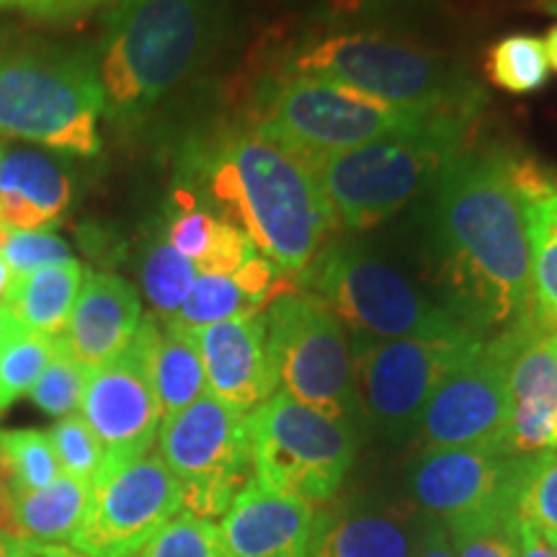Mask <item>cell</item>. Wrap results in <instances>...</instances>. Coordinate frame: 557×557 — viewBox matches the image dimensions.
Returning a JSON list of instances; mask_svg holds the SVG:
<instances>
[{
  "label": "cell",
  "mask_w": 557,
  "mask_h": 557,
  "mask_svg": "<svg viewBox=\"0 0 557 557\" xmlns=\"http://www.w3.org/2000/svg\"><path fill=\"white\" fill-rule=\"evenodd\" d=\"M500 148H465L421 212L431 287L470 329L506 331L529 315L527 205Z\"/></svg>",
  "instance_id": "6da1fadb"
},
{
  "label": "cell",
  "mask_w": 557,
  "mask_h": 557,
  "mask_svg": "<svg viewBox=\"0 0 557 557\" xmlns=\"http://www.w3.org/2000/svg\"><path fill=\"white\" fill-rule=\"evenodd\" d=\"M207 178L225 222L243 230L284 276L302 274L336 225L315 169L256 122L222 139Z\"/></svg>",
  "instance_id": "7a4b0ae2"
},
{
  "label": "cell",
  "mask_w": 557,
  "mask_h": 557,
  "mask_svg": "<svg viewBox=\"0 0 557 557\" xmlns=\"http://www.w3.org/2000/svg\"><path fill=\"white\" fill-rule=\"evenodd\" d=\"M222 0H114L99 65L103 109L137 120L212 58Z\"/></svg>",
  "instance_id": "3957f363"
},
{
  "label": "cell",
  "mask_w": 557,
  "mask_h": 557,
  "mask_svg": "<svg viewBox=\"0 0 557 557\" xmlns=\"http://www.w3.org/2000/svg\"><path fill=\"white\" fill-rule=\"evenodd\" d=\"M297 287L315 295L357 338H487L470 329L431 282H418L369 243H329L299 274Z\"/></svg>",
  "instance_id": "277c9868"
},
{
  "label": "cell",
  "mask_w": 557,
  "mask_h": 557,
  "mask_svg": "<svg viewBox=\"0 0 557 557\" xmlns=\"http://www.w3.org/2000/svg\"><path fill=\"white\" fill-rule=\"evenodd\" d=\"M289 67L302 78L344 83L423 114L480 116L485 94L455 58L385 32H333L308 39Z\"/></svg>",
  "instance_id": "5b68a950"
},
{
  "label": "cell",
  "mask_w": 557,
  "mask_h": 557,
  "mask_svg": "<svg viewBox=\"0 0 557 557\" xmlns=\"http://www.w3.org/2000/svg\"><path fill=\"white\" fill-rule=\"evenodd\" d=\"M470 116H436L413 132L389 135L338 152L315 169L333 222L372 230L403 207L429 194L468 148Z\"/></svg>",
  "instance_id": "8992f818"
},
{
  "label": "cell",
  "mask_w": 557,
  "mask_h": 557,
  "mask_svg": "<svg viewBox=\"0 0 557 557\" xmlns=\"http://www.w3.org/2000/svg\"><path fill=\"white\" fill-rule=\"evenodd\" d=\"M103 90L88 52L21 50L0 54V135L96 156Z\"/></svg>",
  "instance_id": "52a82bcc"
},
{
  "label": "cell",
  "mask_w": 557,
  "mask_h": 557,
  "mask_svg": "<svg viewBox=\"0 0 557 557\" xmlns=\"http://www.w3.org/2000/svg\"><path fill=\"white\" fill-rule=\"evenodd\" d=\"M436 116L449 114H423L380 101L344 83L289 75L263 96V114L256 124L318 169L331 156L361 148L374 139L413 132Z\"/></svg>",
  "instance_id": "ba28073f"
},
{
  "label": "cell",
  "mask_w": 557,
  "mask_h": 557,
  "mask_svg": "<svg viewBox=\"0 0 557 557\" xmlns=\"http://www.w3.org/2000/svg\"><path fill=\"white\" fill-rule=\"evenodd\" d=\"M253 478L305 504H329L357 457L351 423L274 393L248 413Z\"/></svg>",
  "instance_id": "9c48e42d"
},
{
  "label": "cell",
  "mask_w": 557,
  "mask_h": 557,
  "mask_svg": "<svg viewBox=\"0 0 557 557\" xmlns=\"http://www.w3.org/2000/svg\"><path fill=\"white\" fill-rule=\"evenodd\" d=\"M269 357L282 393L318 413H357L351 346L341 320L310 292L278 295L267 315Z\"/></svg>",
  "instance_id": "30bf717a"
},
{
  "label": "cell",
  "mask_w": 557,
  "mask_h": 557,
  "mask_svg": "<svg viewBox=\"0 0 557 557\" xmlns=\"http://www.w3.org/2000/svg\"><path fill=\"white\" fill-rule=\"evenodd\" d=\"M160 459L176 478L184 511L218 519L253 480L248 413L201 395L158 429Z\"/></svg>",
  "instance_id": "8fae6325"
},
{
  "label": "cell",
  "mask_w": 557,
  "mask_h": 557,
  "mask_svg": "<svg viewBox=\"0 0 557 557\" xmlns=\"http://www.w3.org/2000/svg\"><path fill=\"white\" fill-rule=\"evenodd\" d=\"M487 338H357L354 395L357 413L380 434L400 438L418 429L436 387Z\"/></svg>",
  "instance_id": "7c38bea8"
},
{
  "label": "cell",
  "mask_w": 557,
  "mask_h": 557,
  "mask_svg": "<svg viewBox=\"0 0 557 557\" xmlns=\"http://www.w3.org/2000/svg\"><path fill=\"white\" fill-rule=\"evenodd\" d=\"M521 325L524 318L487 338L436 387L418 421L423 449L483 447L508 451V364L519 346Z\"/></svg>",
  "instance_id": "4fadbf2b"
},
{
  "label": "cell",
  "mask_w": 557,
  "mask_h": 557,
  "mask_svg": "<svg viewBox=\"0 0 557 557\" xmlns=\"http://www.w3.org/2000/svg\"><path fill=\"white\" fill-rule=\"evenodd\" d=\"M181 511V487L160 455L103 468L70 547L86 557H135Z\"/></svg>",
  "instance_id": "5bb4252c"
},
{
  "label": "cell",
  "mask_w": 557,
  "mask_h": 557,
  "mask_svg": "<svg viewBox=\"0 0 557 557\" xmlns=\"http://www.w3.org/2000/svg\"><path fill=\"white\" fill-rule=\"evenodd\" d=\"M527 457L483 447L423 449L410 468V493L442 524L504 508L517 511Z\"/></svg>",
  "instance_id": "9a60e30c"
},
{
  "label": "cell",
  "mask_w": 557,
  "mask_h": 557,
  "mask_svg": "<svg viewBox=\"0 0 557 557\" xmlns=\"http://www.w3.org/2000/svg\"><path fill=\"white\" fill-rule=\"evenodd\" d=\"M78 410L101 442L107 455L103 468L150 455L163 416L135 344L116 359L90 369Z\"/></svg>",
  "instance_id": "2e32d148"
},
{
  "label": "cell",
  "mask_w": 557,
  "mask_h": 557,
  "mask_svg": "<svg viewBox=\"0 0 557 557\" xmlns=\"http://www.w3.org/2000/svg\"><path fill=\"white\" fill-rule=\"evenodd\" d=\"M207 389L225 406L250 413L267 403L278 387L269 357L267 315L222 320L207 329L191 331Z\"/></svg>",
  "instance_id": "e0dca14e"
},
{
  "label": "cell",
  "mask_w": 557,
  "mask_h": 557,
  "mask_svg": "<svg viewBox=\"0 0 557 557\" xmlns=\"http://www.w3.org/2000/svg\"><path fill=\"white\" fill-rule=\"evenodd\" d=\"M508 451L527 457L557 449V331L540 329L529 315L508 364Z\"/></svg>",
  "instance_id": "ac0fdd59"
},
{
  "label": "cell",
  "mask_w": 557,
  "mask_h": 557,
  "mask_svg": "<svg viewBox=\"0 0 557 557\" xmlns=\"http://www.w3.org/2000/svg\"><path fill=\"white\" fill-rule=\"evenodd\" d=\"M312 529L315 506L253 478L222 513L218 532L230 557H310Z\"/></svg>",
  "instance_id": "d6986e66"
},
{
  "label": "cell",
  "mask_w": 557,
  "mask_h": 557,
  "mask_svg": "<svg viewBox=\"0 0 557 557\" xmlns=\"http://www.w3.org/2000/svg\"><path fill=\"white\" fill-rule=\"evenodd\" d=\"M139 323L143 305L129 282L114 274H86L60 341L90 372L127 351Z\"/></svg>",
  "instance_id": "ffe728a7"
},
{
  "label": "cell",
  "mask_w": 557,
  "mask_h": 557,
  "mask_svg": "<svg viewBox=\"0 0 557 557\" xmlns=\"http://www.w3.org/2000/svg\"><path fill=\"white\" fill-rule=\"evenodd\" d=\"M426 527L403 506L315 511L310 557H413Z\"/></svg>",
  "instance_id": "44dd1931"
},
{
  "label": "cell",
  "mask_w": 557,
  "mask_h": 557,
  "mask_svg": "<svg viewBox=\"0 0 557 557\" xmlns=\"http://www.w3.org/2000/svg\"><path fill=\"white\" fill-rule=\"evenodd\" d=\"M132 344L148 369L163 421L209 393L191 333L171 329L160 318H145Z\"/></svg>",
  "instance_id": "7402d4cb"
},
{
  "label": "cell",
  "mask_w": 557,
  "mask_h": 557,
  "mask_svg": "<svg viewBox=\"0 0 557 557\" xmlns=\"http://www.w3.org/2000/svg\"><path fill=\"white\" fill-rule=\"evenodd\" d=\"M70 205V178L41 152L18 150L0 158V220L11 230H41Z\"/></svg>",
  "instance_id": "603a6c76"
},
{
  "label": "cell",
  "mask_w": 557,
  "mask_h": 557,
  "mask_svg": "<svg viewBox=\"0 0 557 557\" xmlns=\"http://www.w3.org/2000/svg\"><path fill=\"white\" fill-rule=\"evenodd\" d=\"M83 278H86V271L78 261L32 271V274L13 278L5 295V308L24 331L58 338L75 308Z\"/></svg>",
  "instance_id": "cb8c5ba5"
},
{
  "label": "cell",
  "mask_w": 557,
  "mask_h": 557,
  "mask_svg": "<svg viewBox=\"0 0 557 557\" xmlns=\"http://www.w3.org/2000/svg\"><path fill=\"white\" fill-rule=\"evenodd\" d=\"M90 496V483L60 475L54 483L13 496V519L26 540L60 545L73 540Z\"/></svg>",
  "instance_id": "d4e9b609"
},
{
  "label": "cell",
  "mask_w": 557,
  "mask_h": 557,
  "mask_svg": "<svg viewBox=\"0 0 557 557\" xmlns=\"http://www.w3.org/2000/svg\"><path fill=\"white\" fill-rule=\"evenodd\" d=\"M532 246L529 318L545 331H557V194L527 207Z\"/></svg>",
  "instance_id": "484cf974"
},
{
  "label": "cell",
  "mask_w": 557,
  "mask_h": 557,
  "mask_svg": "<svg viewBox=\"0 0 557 557\" xmlns=\"http://www.w3.org/2000/svg\"><path fill=\"white\" fill-rule=\"evenodd\" d=\"M485 75L506 94L524 96L545 88L549 62L545 41L534 34H508L485 54Z\"/></svg>",
  "instance_id": "4316f807"
},
{
  "label": "cell",
  "mask_w": 557,
  "mask_h": 557,
  "mask_svg": "<svg viewBox=\"0 0 557 557\" xmlns=\"http://www.w3.org/2000/svg\"><path fill=\"white\" fill-rule=\"evenodd\" d=\"M256 312H261V308L253 299L243 295L233 276L199 274L176 315L163 320V323L176 331L191 333L207 329V325L222 323V320L256 315Z\"/></svg>",
  "instance_id": "83f0119b"
},
{
  "label": "cell",
  "mask_w": 557,
  "mask_h": 557,
  "mask_svg": "<svg viewBox=\"0 0 557 557\" xmlns=\"http://www.w3.org/2000/svg\"><path fill=\"white\" fill-rule=\"evenodd\" d=\"M3 472L13 496L32 493L54 483L62 475L50 436L41 431H11L0 434Z\"/></svg>",
  "instance_id": "f1b7e54d"
},
{
  "label": "cell",
  "mask_w": 557,
  "mask_h": 557,
  "mask_svg": "<svg viewBox=\"0 0 557 557\" xmlns=\"http://www.w3.org/2000/svg\"><path fill=\"white\" fill-rule=\"evenodd\" d=\"M197 276L194 261L181 256L169 240L152 243L143 261V287L160 320L176 315Z\"/></svg>",
  "instance_id": "f546056e"
},
{
  "label": "cell",
  "mask_w": 557,
  "mask_h": 557,
  "mask_svg": "<svg viewBox=\"0 0 557 557\" xmlns=\"http://www.w3.org/2000/svg\"><path fill=\"white\" fill-rule=\"evenodd\" d=\"M444 527L457 557H519V517L513 508L449 521Z\"/></svg>",
  "instance_id": "4dcf8cb0"
},
{
  "label": "cell",
  "mask_w": 557,
  "mask_h": 557,
  "mask_svg": "<svg viewBox=\"0 0 557 557\" xmlns=\"http://www.w3.org/2000/svg\"><path fill=\"white\" fill-rule=\"evenodd\" d=\"M517 517L545 537L557 534V449L527 457L517 491Z\"/></svg>",
  "instance_id": "1f68e13d"
},
{
  "label": "cell",
  "mask_w": 557,
  "mask_h": 557,
  "mask_svg": "<svg viewBox=\"0 0 557 557\" xmlns=\"http://www.w3.org/2000/svg\"><path fill=\"white\" fill-rule=\"evenodd\" d=\"M54 351V338L37 336L21 329L0 348V410L9 408L21 395L32 393L41 369Z\"/></svg>",
  "instance_id": "d6a6232c"
},
{
  "label": "cell",
  "mask_w": 557,
  "mask_h": 557,
  "mask_svg": "<svg viewBox=\"0 0 557 557\" xmlns=\"http://www.w3.org/2000/svg\"><path fill=\"white\" fill-rule=\"evenodd\" d=\"M88 369H83L78 361L70 357V351L62 346L60 336L54 338V351L47 367L41 369L39 380L34 382L32 398L37 406L54 418L73 416L81 408L83 389H86Z\"/></svg>",
  "instance_id": "836d02e7"
},
{
  "label": "cell",
  "mask_w": 557,
  "mask_h": 557,
  "mask_svg": "<svg viewBox=\"0 0 557 557\" xmlns=\"http://www.w3.org/2000/svg\"><path fill=\"white\" fill-rule=\"evenodd\" d=\"M135 557H230L222 545L218 527L209 519H199L181 511L165 524Z\"/></svg>",
  "instance_id": "e575fe53"
},
{
  "label": "cell",
  "mask_w": 557,
  "mask_h": 557,
  "mask_svg": "<svg viewBox=\"0 0 557 557\" xmlns=\"http://www.w3.org/2000/svg\"><path fill=\"white\" fill-rule=\"evenodd\" d=\"M47 436L52 442L62 475L83 480V483H94L99 478L107 455H103L101 442L81 416L73 413L60 418Z\"/></svg>",
  "instance_id": "d590c367"
},
{
  "label": "cell",
  "mask_w": 557,
  "mask_h": 557,
  "mask_svg": "<svg viewBox=\"0 0 557 557\" xmlns=\"http://www.w3.org/2000/svg\"><path fill=\"white\" fill-rule=\"evenodd\" d=\"M0 259L9 267L13 278H21L32 271L73 261V256L58 235L41 233V230H11L9 240L0 250Z\"/></svg>",
  "instance_id": "8d00e7d4"
},
{
  "label": "cell",
  "mask_w": 557,
  "mask_h": 557,
  "mask_svg": "<svg viewBox=\"0 0 557 557\" xmlns=\"http://www.w3.org/2000/svg\"><path fill=\"white\" fill-rule=\"evenodd\" d=\"M173 199H176L173 201V205H176V214H173L165 240H169L181 256H186V259L197 263L201 256H205L209 240H212L218 218L209 214L207 209H199L197 199H194V194L189 191L178 189L173 194Z\"/></svg>",
  "instance_id": "74e56055"
},
{
  "label": "cell",
  "mask_w": 557,
  "mask_h": 557,
  "mask_svg": "<svg viewBox=\"0 0 557 557\" xmlns=\"http://www.w3.org/2000/svg\"><path fill=\"white\" fill-rule=\"evenodd\" d=\"M253 253H259V250H256L253 240H250L243 230L230 225L225 220H218L205 256H201L194 267H197L199 274L230 276L235 274V271H238Z\"/></svg>",
  "instance_id": "f35d334b"
},
{
  "label": "cell",
  "mask_w": 557,
  "mask_h": 557,
  "mask_svg": "<svg viewBox=\"0 0 557 557\" xmlns=\"http://www.w3.org/2000/svg\"><path fill=\"white\" fill-rule=\"evenodd\" d=\"M325 24H359L395 16L408 0H297Z\"/></svg>",
  "instance_id": "ab89813d"
},
{
  "label": "cell",
  "mask_w": 557,
  "mask_h": 557,
  "mask_svg": "<svg viewBox=\"0 0 557 557\" xmlns=\"http://www.w3.org/2000/svg\"><path fill=\"white\" fill-rule=\"evenodd\" d=\"M107 3H111V0H0V9L21 11L39 21L67 24V21L88 16L90 11L101 9Z\"/></svg>",
  "instance_id": "60d3db41"
},
{
  "label": "cell",
  "mask_w": 557,
  "mask_h": 557,
  "mask_svg": "<svg viewBox=\"0 0 557 557\" xmlns=\"http://www.w3.org/2000/svg\"><path fill=\"white\" fill-rule=\"evenodd\" d=\"M26 537L18 532L13 519V493L5 480H0V557H9Z\"/></svg>",
  "instance_id": "b9f144b4"
},
{
  "label": "cell",
  "mask_w": 557,
  "mask_h": 557,
  "mask_svg": "<svg viewBox=\"0 0 557 557\" xmlns=\"http://www.w3.org/2000/svg\"><path fill=\"white\" fill-rule=\"evenodd\" d=\"M413 557H457L455 547H451L447 527H444L442 521H434V524L426 527Z\"/></svg>",
  "instance_id": "7bdbcfd3"
},
{
  "label": "cell",
  "mask_w": 557,
  "mask_h": 557,
  "mask_svg": "<svg viewBox=\"0 0 557 557\" xmlns=\"http://www.w3.org/2000/svg\"><path fill=\"white\" fill-rule=\"evenodd\" d=\"M519 557H555L545 534H540L527 521H519Z\"/></svg>",
  "instance_id": "ee69618b"
},
{
  "label": "cell",
  "mask_w": 557,
  "mask_h": 557,
  "mask_svg": "<svg viewBox=\"0 0 557 557\" xmlns=\"http://www.w3.org/2000/svg\"><path fill=\"white\" fill-rule=\"evenodd\" d=\"M9 557H86V555H81L78 549H73V547L45 545V542L24 540Z\"/></svg>",
  "instance_id": "f6af8a7d"
},
{
  "label": "cell",
  "mask_w": 557,
  "mask_h": 557,
  "mask_svg": "<svg viewBox=\"0 0 557 557\" xmlns=\"http://www.w3.org/2000/svg\"><path fill=\"white\" fill-rule=\"evenodd\" d=\"M21 325L13 320V315L9 312L5 305H0V348L5 346V341H9L13 333H18Z\"/></svg>",
  "instance_id": "bcb514c9"
},
{
  "label": "cell",
  "mask_w": 557,
  "mask_h": 557,
  "mask_svg": "<svg viewBox=\"0 0 557 557\" xmlns=\"http://www.w3.org/2000/svg\"><path fill=\"white\" fill-rule=\"evenodd\" d=\"M545 52H547V62L549 67L557 70V24L553 29L547 32V39H545Z\"/></svg>",
  "instance_id": "7dc6e473"
},
{
  "label": "cell",
  "mask_w": 557,
  "mask_h": 557,
  "mask_svg": "<svg viewBox=\"0 0 557 557\" xmlns=\"http://www.w3.org/2000/svg\"><path fill=\"white\" fill-rule=\"evenodd\" d=\"M11 284H13L11 271H9V267H5V263H3V259H0V302H5V295H9Z\"/></svg>",
  "instance_id": "c3c4849f"
},
{
  "label": "cell",
  "mask_w": 557,
  "mask_h": 557,
  "mask_svg": "<svg viewBox=\"0 0 557 557\" xmlns=\"http://www.w3.org/2000/svg\"><path fill=\"white\" fill-rule=\"evenodd\" d=\"M9 235H11V227L5 225L3 220H0V250H3V246H5V240H9Z\"/></svg>",
  "instance_id": "681fc988"
},
{
  "label": "cell",
  "mask_w": 557,
  "mask_h": 557,
  "mask_svg": "<svg viewBox=\"0 0 557 557\" xmlns=\"http://www.w3.org/2000/svg\"><path fill=\"white\" fill-rule=\"evenodd\" d=\"M542 9H545L547 13H555L557 16V0H542Z\"/></svg>",
  "instance_id": "f907efd6"
},
{
  "label": "cell",
  "mask_w": 557,
  "mask_h": 557,
  "mask_svg": "<svg viewBox=\"0 0 557 557\" xmlns=\"http://www.w3.org/2000/svg\"><path fill=\"white\" fill-rule=\"evenodd\" d=\"M547 542H549V547H553V553H555V557H557V534L555 537H545Z\"/></svg>",
  "instance_id": "816d5d0a"
},
{
  "label": "cell",
  "mask_w": 557,
  "mask_h": 557,
  "mask_svg": "<svg viewBox=\"0 0 557 557\" xmlns=\"http://www.w3.org/2000/svg\"><path fill=\"white\" fill-rule=\"evenodd\" d=\"M0 480H5V472H3V451H0Z\"/></svg>",
  "instance_id": "f5cc1de1"
},
{
  "label": "cell",
  "mask_w": 557,
  "mask_h": 557,
  "mask_svg": "<svg viewBox=\"0 0 557 557\" xmlns=\"http://www.w3.org/2000/svg\"><path fill=\"white\" fill-rule=\"evenodd\" d=\"M0 158H3V150H0Z\"/></svg>",
  "instance_id": "db71d44e"
}]
</instances>
